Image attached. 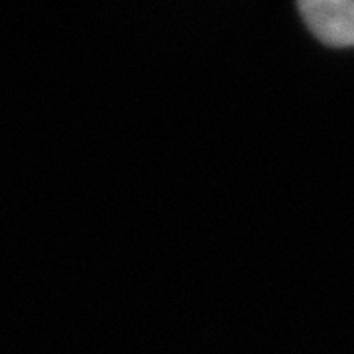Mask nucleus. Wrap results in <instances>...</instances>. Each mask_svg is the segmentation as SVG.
I'll use <instances>...</instances> for the list:
<instances>
[{
  "instance_id": "f257e3e1",
  "label": "nucleus",
  "mask_w": 354,
  "mask_h": 354,
  "mask_svg": "<svg viewBox=\"0 0 354 354\" xmlns=\"http://www.w3.org/2000/svg\"><path fill=\"white\" fill-rule=\"evenodd\" d=\"M305 24L329 46H354V0H305L299 4Z\"/></svg>"
}]
</instances>
